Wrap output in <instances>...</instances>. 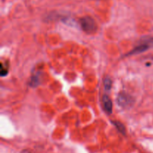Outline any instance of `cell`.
I'll return each mask as SVG.
<instances>
[{
    "label": "cell",
    "mask_w": 153,
    "mask_h": 153,
    "mask_svg": "<svg viewBox=\"0 0 153 153\" xmlns=\"http://www.w3.org/2000/svg\"><path fill=\"white\" fill-rule=\"evenodd\" d=\"M153 47V36H146L139 40L138 44L134 47V49L130 51L127 56L136 55V54L144 52L150 48Z\"/></svg>",
    "instance_id": "6da1fadb"
},
{
    "label": "cell",
    "mask_w": 153,
    "mask_h": 153,
    "mask_svg": "<svg viewBox=\"0 0 153 153\" xmlns=\"http://www.w3.org/2000/svg\"><path fill=\"white\" fill-rule=\"evenodd\" d=\"M135 100L131 94L126 92H120L117 98V103L123 108H131L134 105Z\"/></svg>",
    "instance_id": "7a4b0ae2"
},
{
    "label": "cell",
    "mask_w": 153,
    "mask_h": 153,
    "mask_svg": "<svg viewBox=\"0 0 153 153\" xmlns=\"http://www.w3.org/2000/svg\"><path fill=\"white\" fill-rule=\"evenodd\" d=\"M80 25L83 31L85 32L94 33L97 30V23L91 16H84L80 20Z\"/></svg>",
    "instance_id": "3957f363"
},
{
    "label": "cell",
    "mask_w": 153,
    "mask_h": 153,
    "mask_svg": "<svg viewBox=\"0 0 153 153\" xmlns=\"http://www.w3.org/2000/svg\"><path fill=\"white\" fill-rule=\"evenodd\" d=\"M102 106L105 111L108 114H111L112 111H113V103L109 96H108L107 94H104L102 96Z\"/></svg>",
    "instance_id": "277c9868"
},
{
    "label": "cell",
    "mask_w": 153,
    "mask_h": 153,
    "mask_svg": "<svg viewBox=\"0 0 153 153\" xmlns=\"http://www.w3.org/2000/svg\"><path fill=\"white\" fill-rule=\"evenodd\" d=\"M41 82V74L40 72L35 71L31 76V80L29 81V86L31 87H37Z\"/></svg>",
    "instance_id": "5b68a950"
},
{
    "label": "cell",
    "mask_w": 153,
    "mask_h": 153,
    "mask_svg": "<svg viewBox=\"0 0 153 153\" xmlns=\"http://www.w3.org/2000/svg\"><path fill=\"white\" fill-rule=\"evenodd\" d=\"M112 123H113L114 125L115 126V128L117 129L118 131L120 132L122 134H126V128L122 122H120L119 121H114L112 122Z\"/></svg>",
    "instance_id": "8992f818"
},
{
    "label": "cell",
    "mask_w": 153,
    "mask_h": 153,
    "mask_svg": "<svg viewBox=\"0 0 153 153\" xmlns=\"http://www.w3.org/2000/svg\"><path fill=\"white\" fill-rule=\"evenodd\" d=\"M104 86L106 90H110L112 86V80L109 77H106L104 80Z\"/></svg>",
    "instance_id": "52a82bcc"
},
{
    "label": "cell",
    "mask_w": 153,
    "mask_h": 153,
    "mask_svg": "<svg viewBox=\"0 0 153 153\" xmlns=\"http://www.w3.org/2000/svg\"><path fill=\"white\" fill-rule=\"evenodd\" d=\"M7 72H8V65L6 64H1V76H4L5 75L7 74Z\"/></svg>",
    "instance_id": "ba28073f"
},
{
    "label": "cell",
    "mask_w": 153,
    "mask_h": 153,
    "mask_svg": "<svg viewBox=\"0 0 153 153\" xmlns=\"http://www.w3.org/2000/svg\"><path fill=\"white\" fill-rule=\"evenodd\" d=\"M22 153H31V152H29L28 151H23Z\"/></svg>",
    "instance_id": "9c48e42d"
}]
</instances>
